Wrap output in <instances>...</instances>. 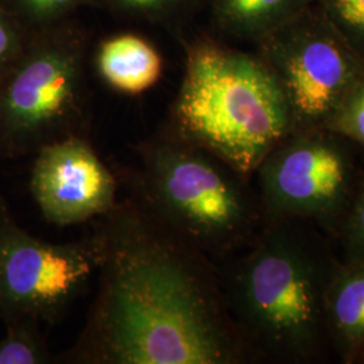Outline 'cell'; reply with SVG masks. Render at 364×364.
<instances>
[{
	"mask_svg": "<svg viewBox=\"0 0 364 364\" xmlns=\"http://www.w3.org/2000/svg\"><path fill=\"white\" fill-rule=\"evenodd\" d=\"M97 291L65 364H237L250 359L213 260L127 195L95 220Z\"/></svg>",
	"mask_w": 364,
	"mask_h": 364,
	"instance_id": "obj_1",
	"label": "cell"
},
{
	"mask_svg": "<svg viewBox=\"0 0 364 364\" xmlns=\"http://www.w3.org/2000/svg\"><path fill=\"white\" fill-rule=\"evenodd\" d=\"M299 219L264 223L221 270V287L250 359L313 363L331 348L326 293L338 260Z\"/></svg>",
	"mask_w": 364,
	"mask_h": 364,
	"instance_id": "obj_2",
	"label": "cell"
},
{
	"mask_svg": "<svg viewBox=\"0 0 364 364\" xmlns=\"http://www.w3.org/2000/svg\"><path fill=\"white\" fill-rule=\"evenodd\" d=\"M165 127L247 180L294 131L287 97L258 54L212 39L185 45V72Z\"/></svg>",
	"mask_w": 364,
	"mask_h": 364,
	"instance_id": "obj_3",
	"label": "cell"
},
{
	"mask_svg": "<svg viewBox=\"0 0 364 364\" xmlns=\"http://www.w3.org/2000/svg\"><path fill=\"white\" fill-rule=\"evenodd\" d=\"M134 166L111 165L120 188L213 262L247 247L263 224L250 180L162 126L134 146Z\"/></svg>",
	"mask_w": 364,
	"mask_h": 364,
	"instance_id": "obj_4",
	"label": "cell"
},
{
	"mask_svg": "<svg viewBox=\"0 0 364 364\" xmlns=\"http://www.w3.org/2000/svg\"><path fill=\"white\" fill-rule=\"evenodd\" d=\"M69 136L91 138L87 41L58 28L27 42L0 80V156H31Z\"/></svg>",
	"mask_w": 364,
	"mask_h": 364,
	"instance_id": "obj_5",
	"label": "cell"
},
{
	"mask_svg": "<svg viewBox=\"0 0 364 364\" xmlns=\"http://www.w3.org/2000/svg\"><path fill=\"white\" fill-rule=\"evenodd\" d=\"M348 144L313 129L293 131L277 144L254 174L263 224L299 219L338 236L360 180Z\"/></svg>",
	"mask_w": 364,
	"mask_h": 364,
	"instance_id": "obj_6",
	"label": "cell"
},
{
	"mask_svg": "<svg viewBox=\"0 0 364 364\" xmlns=\"http://www.w3.org/2000/svg\"><path fill=\"white\" fill-rule=\"evenodd\" d=\"M287 97L294 131L326 129L364 80V58L312 3L257 42Z\"/></svg>",
	"mask_w": 364,
	"mask_h": 364,
	"instance_id": "obj_7",
	"label": "cell"
},
{
	"mask_svg": "<svg viewBox=\"0 0 364 364\" xmlns=\"http://www.w3.org/2000/svg\"><path fill=\"white\" fill-rule=\"evenodd\" d=\"M105 239L93 234L49 243L28 234L0 203V318H33L55 326L97 275Z\"/></svg>",
	"mask_w": 364,
	"mask_h": 364,
	"instance_id": "obj_8",
	"label": "cell"
},
{
	"mask_svg": "<svg viewBox=\"0 0 364 364\" xmlns=\"http://www.w3.org/2000/svg\"><path fill=\"white\" fill-rule=\"evenodd\" d=\"M30 192L45 220L68 227L96 220L117 203L119 180L91 138L69 136L34 154Z\"/></svg>",
	"mask_w": 364,
	"mask_h": 364,
	"instance_id": "obj_9",
	"label": "cell"
},
{
	"mask_svg": "<svg viewBox=\"0 0 364 364\" xmlns=\"http://www.w3.org/2000/svg\"><path fill=\"white\" fill-rule=\"evenodd\" d=\"M326 313L331 350L343 363L364 359V262H338L328 287Z\"/></svg>",
	"mask_w": 364,
	"mask_h": 364,
	"instance_id": "obj_10",
	"label": "cell"
},
{
	"mask_svg": "<svg viewBox=\"0 0 364 364\" xmlns=\"http://www.w3.org/2000/svg\"><path fill=\"white\" fill-rule=\"evenodd\" d=\"M96 68L114 91L136 96L159 81L164 63L150 42L134 34H123L100 45Z\"/></svg>",
	"mask_w": 364,
	"mask_h": 364,
	"instance_id": "obj_11",
	"label": "cell"
},
{
	"mask_svg": "<svg viewBox=\"0 0 364 364\" xmlns=\"http://www.w3.org/2000/svg\"><path fill=\"white\" fill-rule=\"evenodd\" d=\"M219 26L239 38L259 42L309 7L313 0H209Z\"/></svg>",
	"mask_w": 364,
	"mask_h": 364,
	"instance_id": "obj_12",
	"label": "cell"
},
{
	"mask_svg": "<svg viewBox=\"0 0 364 364\" xmlns=\"http://www.w3.org/2000/svg\"><path fill=\"white\" fill-rule=\"evenodd\" d=\"M42 323L33 318L6 321V333L0 338V364L52 363L49 343Z\"/></svg>",
	"mask_w": 364,
	"mask_h": 364,
	"instance_id": "obj_13",
	"label": "cell"
},
{
	"mask_svg": "<svg viewBox=\"0 0 364 364\" xmlns=\"http://www.w3.org/2000/svg\"><path fill=\"white\" fill-rule=\"evenodd\" d=\"M364 58V0H313Z\"/></svg>",
	"mask_w": 364,
	"mask_h": 364,
	"instance_id": "obj_14",
	"label": "cell"
},
{
	"mask_svg": "<svg viewBox=\"0 0 364 364\" xmlns=\"http://www.w3.org/2000/svg\"><path fill=\"white\" fill-rule=\"evenodd\" d=\"M326 129L364 149V80L346 97Z\"/></svg>",
	"mask_w": 364,
	"mask_h": 364,
	"instance_id": "obj_15",
	"label": "cell"
},
{
	"mask_svg": "<svg viewBox=\"0 0 364 364\" xmlns=\"http://www.w3.org/2000/svg\"><path fill=\"white\" fill-rule=\"evenodd\" d=\"M336 237L344 250V260L364 262V177L359 180Z\"/></svg>",
	"mask_w": 364,
	"mask_h": 364,
	"instance_id": "obj_16",
	"label": "cell"
},
{
	"mask_svg": "<svg viewBox=\"0 0 364 364\" xmlns=\"http://www.w3.org/2000/svg\"><path fill=\"white\" fill-rule=\"evenodd\" d=\"M87 1L88 0H14L19 13L39 25L60 22Z\"/></svg>",
	"mask_w": 364,
	"mask_h": 364,
	"instance_id": "obj_17",
	"label": "cell"
},
{
	"mask_svg": "<svg viewBox=\"0 0 364 364\" xmlns=\"http://www.w3.org/2000/svg\"><path fill=\"white\" fill-rule=\"evenodd\" d=\"M114 9L151 21L169 19L189 7L192 0H107Z\"/></svg>",
	"mask_w": 364,
	"mask_h": 364,
	"instance_id": "obj_18",
	"label": "cell"
},
{
	"mask_svg": "<svg viewBox=\"0 0 364 364\" xmlns=\"http://www.w3.org/2000/svg\"><path fill=\"white\" fill-rule=\"evenodd\" d=\"M26 43L27 41L11 14L0 6V80L15 64Z\"/></svg>",
	"mask_w": 364,
	"mask_h": 364,
	"instance_id": "obj_19",
	"label": "cell"
}]
</instances>
